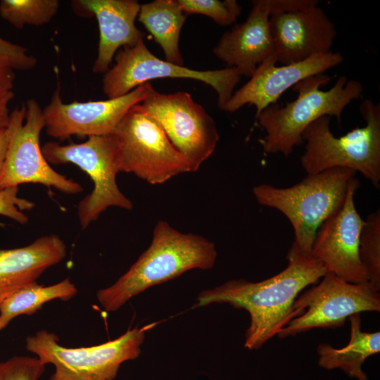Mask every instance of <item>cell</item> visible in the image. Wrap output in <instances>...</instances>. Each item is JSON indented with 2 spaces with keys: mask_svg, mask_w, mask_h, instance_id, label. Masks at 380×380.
Listing matches in <instances>:
<instances>
[{
  "mask_svg": "<svg viewBox=\"0 0 380 380\" xmlns=\"http://www.w3.org/2000/svg\"><path fill=\"white\" fill-rule=\"evenodd\" d=\"M295 318L277 336L286 338L312 329L336 328L362 312L380 311L379 291L368 282L350 283L331 272L294 302Z\"/></svg>",
  "mask_w": 380,
  "mask_h": 380,
  "instance_id": "10",
  "label": "cell"
},
{
  "mask_svg": "<svg viewBox=\"0 0 380 380\" xmlns=\"http://www.w3.org/2000/svg\"><path fill=\"white\" fill-rule=\"evenodd\" d=\"M25 122L14 134L0 173V189L37 183L66 194L83 191L77 182L68 179L50 167L39 145L41 132L45 127L43 110L33 98L26 103Z\"/></svg>",
  "mask_w": 380,
  "mask_h": 380,
  "instance_id": "13",
  "label": "cell"
},
{
  "mask_svg": "<svg viewBox=\"0 0 380 380\" xmlns=\"http://www.w3.org/2000/svg\"><path fill=\"white\" fill-rule=\"evenodd\" d=\"M45 366L38 357L15 355L0 362V380H39Z\"/></svg>",
  "mask_w": 380,
  "mask_h": 380,
  "instance_id": "26",
  "label": "cell"
},
{
  "mask_svg": "<svg viewBox=\"0 0 380 380\" xmlns=\"http://www.w3.org/2000/svg\"><path fill=\"white\" fill-rule=\"evenodd\" d=\"M156 323L128 329L115 339L80 348H67L54 333L38 331L26 338V349L44 364L54 366L50 380H114L121 365L141 353L146 331Z\"/></svg>",
  "mask_w": 380,
  "mask_h": 380,
  "instance_id": "6",
  "label": "cell"
},
{
  "mask_svg": "<svg viewBox=\"0 0 380 380\" xmlns=\"http://www.w3.org/2000/svg\"><path fill=\"white\" fill-rule=\"evenodd\" d=\"M360 112L366 124L336 137L330 130L331 117L322 116L302 134L306 144L300 163L308 175L345 167L359 172L376 188L380 183V105L362 101Z\"/></svg>",
  "mask_w": 380,
  "mask_h": 380,
  "instance_id": "5",
  "label": "cell"
},
{
  "mask_svg": "<svg viewBox=\"0 0 380 380\" xmlns=\"http://www.w3.org/2000/svg\"><path fill=\"white\" fill-rule=\"evenodd\" d=\"M317 4L315 1L299 9L270 14V29L277 63L288 65L331 51L337 31Z\"/></svg>",
  "mask_w": 380,
  "mask_h": 380,
  "instance_id": "15",
  "label": "cell"
},
{
  "mask_svg": "<svg viewBox=\"0 0 380 380\" xmlns=\"http://www.w3.org/2000/svg\"><path fill=\"white\" fill-rule=\"evenodd\" d=\"M0 58L8 63L13 70H30L34 68L37 59L28 50L0 37Z\"/></svg>",
  "mask_w": 380,
  "mask_h": 380,
  "instance_id": "28",
  "label": "cell"
},
{
  "mask_svg": "<svg viewBox=\"0 0 380 380\" xmlns=\"http://www.w3.org/2000/svg\"><path fill=\"white\" fill-rule=\"evenodd\" d=\"M147 85L141 84L117 98L69 103L63 102L58 87L43 109L46 132L59 140L112 134L127 113L144 100Z\"/></svg>",
  "mask_w": 380,
  "mask_h": 380,
  "instance_id": "12",
  "label": "cell"
},
{
  "mask_svg": "<svg viewBox=\"0 0 380 380\" xmlns=\"http://www.w3.org/2000/svg\"><path fill=\"white\" fill-rule=\"evenodd\" d=\"M356 172L335 167L308 175L300 182L286 188L261 184L253 189L257 201L277 209L291 222L293 244L303 255H312L317 232L345 201Z\"/></svg>",
  "mask_w": 380,
  "mask_h": 380,
  "instance_id": "4",
  "label": "cell"
},
{
  "mask_svg": "<svg viewBox=\"0 0 380 380\" xmlns=\"http://www.w3.org/2000/svg\"><path fill=\"white\" fill-rule=\"evenodd\" d=\"M350 337L348 343L335 348L328 343L317 348L319 365L327 369L339 368L349 376L357 380H367L362 365L366 359L380 352V332H365L361 329L360 314L349 317Z\"/></svg>",
  "mask_w": 380,
  "mask_h": 380,
  "instance_id": "20",
  "label": "cell"
},
{
  "mask_svg": "<svg viewBox=\"0 0 380 380\" xmlns=\"http://www.w3.org/2000/svg\"><path fill=\"white\" fill-rule=\"evenodd\" d=\"M140 105L188 160L191 172H196L214 152L220 139L215 122L188 92L162 94L148 82L146 96Z\"/></svg>",
  "mask_w": 380,
  "mask_h": 380,
  "instance_id": "11",
  "label": "cell"
},
{
  "mask_svg": "<svg viewBox=\"0 0 380 380\" xmlns=\"http://www.w3.org/2000/svg\"><path fill=\"white\" fill-rule=\"evenodd\" d=\"M176 2L187 15H203L220 26L233 24L241 13V7L235 0H176Z\"/></svg>",
  "mask_w": 380,
  "mask_h": 380,
  "instance_id": "25",
  "label": "cell"
},
{
  "mask_svg": "<svg viewBox=\"0 0 380 380\" xmlns=\"http://www.w3.org/2000/svg\"><path fill=\"white\" fill-rule=\"evenodd\" d=\"M41 150L48 163H73L91 179L92 191L81 200L77 207L82 229L87 228L109 207L132 209V203L120 191L116 182L119 169L116 142L113 134L89 137L80 144L61 145L49 141Z\"/></svg>",
  "mask_w": 380,
  "mask_h": 380,
  "instance_id": "8",
  "label": "cell"
},
{
  "mask_svg": "<svg viewBox=\"0 0 380 380\" xmlns=\"http://www.w3.org/2000/svg\"><path fill=\"white\" fill-rule=\"evenodd\" d=\"M187 16L176 0H155L140 5L137 18L160 46L165 61L184 65L179 42Z\"/></svg>",
  "mask_w": 380,
  "mask_h": 380,
  "instance_id": "21",
  "label": "cell"
},
{
  "mask_svg": "<svg viewBox=\"0 0 380 380\" xmlns=\"http://www.w3.org/2000/svg\"><path fill=\"white\" fill-rule=\"evenodd\" d=\"M18 186L0 189V215L24 224L28 221L23 210H30L34 207L30 201L18 196Z\"/></svg>",
  "mask_w": 380,
  "mask_h": 380,
  "instance_id": "27",
  "label": "cell"
},
{
  "mask_svg": "<svg viewBox=\"0 0 380 380\" xmlns=\"http://www.w3.org/2000/svg\"><path fill=\"white\" fill-rule=\"evenodd\" d=\"M140 4L136 0H77L73 10L82 16L94 15L99 28L97 57L94 73H105L120 47L132 46L144 39V33L135 25Z\"/></svg>",
  "mask_w": 380,
  "mask_h": 380,
  "instance_id": "18",
  "label": "cell"
},
{
  "mask_svg": "<svg viewBox=\"0 0 380 380\" xmlns=\"http://www.w3.org/2000/svg\"><path fill=\"white\" fill-rule=\"evenodd\" d=\"M360 260L367 273L368 282L380 291V212L370 213L362 226L359 244Z\"/></svg>",
  "mask_w": 380,
  "mask_h": 380,
  "instance_id": "24",
  "label": "cell"
},
{
  "mask_svg": "<svg viewBox=\"0 0 380 380\" xmlns=\"http://www.w3.org/2000/svg\"><path fill=\"white\" fill-rule=\"evenodd\" d=\"M13 86L5 87L0 89V130L6 127L11 118L8 106L14 98Z\"/></svg>",
  "mask_w": 380,
  "mask_h": 380,
  "instance_id": "30",
  "label": "cell"
},
{
  "mask_svg": "<svg viewBox=\"0 0 380 380\" xmlns=\"http://www.w3.org/2000/svg\"><path fill=\"white\" fill-rule=\"evenodd\" d=\"M331 80L324 73L309 77L293 86L298 93L295 100L284 106L271 104L259 114L258 122L266 132L260 141L265 153L289 156L303 143V132L317 119L335 116L340 122L343 110L362 95L363 87L341 75L330 89H319Z\"/></svg>",
  "mask_w": 380,
  "mask_h": 380,
  "instance_id": "3",
  "label": "cell"
},
{
  "mask_svg": "<svg viewBox=\"0 0 380 380\" xmlns=\"http://www.w3.org/2000/svg\"><path fill=\"white\" fill-rule=\"evenodd\" d=\"M112 134L119 172L134 173L151 184H163L176 175L191 172L188 160L140 103L127 113Z\"/></svg>",
  "mask_w": 380,
  "mask_h": 380,
  "instance_id": "7",
  "label": "cell"
},
{
  "mask_svg": "<svg viewBox=\"0 0 380 380\" xmlns=\"http://www.w3.org/2000/svg\"><path fill=\"white\" fill-rule=\"evenodd\" d=\"M360 185L354 177L342 206L318 229L311 253L327 272L355 284L369 281L359 255L364 220L357 213L354 196Z\"/></svg>",
  "mask_w": 380,
  "mask_h": 380,
  "instance_id": "14",
  "label": "cell"
},
{
  "mask_svg": "<svg viewBox=\"0 0 380 380\" xmlns=\"http://www.w3.org/2000/svg\"><path fill=\"white\" fill-rule=\"evenodd\" d=\"M273 7V0L253 1L246 20L225 32L213 49L218 59L227 68H235L241 77H251L260 64L274 55L269 23Z\"/></svg>",
  "mask_w": 380,
  "mask_h": 380,
  "instance_id": "17",
  "label": "cell"
},
{
  "mask_svg": "<svg viewBox=\"0 0 380 380\" xmlns=\"http://www.w3.org/2000/svg\"><path fill=\"white\" fill-rule=\"evenodd\" d=\"M149 247L113 285L100 289L96 298L106 312H115L134 296L193 269L209 270L215 262L213 242L184 234L160 220Z\"/></svg>",
  "mask_w": 380,
  "mask_h": 380,
  "instance_id": "2",
  "label": "cell"
},
{
  "mask_svg": "<svg viewBox=\"0 0 380 380\" xmlns=\"http://www.w3.org/2000/svg\"><path fill=\"white\" fill-rule=\"evenodd\" d=\"M158 78L191 79L208 84L217 92V106L224 110L241 76L235 68L197 70L170 63L156 57L141 39L117 53L115 64L104 73L102 89L108 99H113Z\"/></svg>",
  "mask_w": 380,
  "mask_h": 380,
  "instance_id": "9",
  "label": "cell"
},
{
  "mask_svg": "<svg viewBox=\"0 0 380 380\" xmlns=\"http://www.w3.org/2000/svg\"><path fill=\"white\" fill-rule=\"evenodd\" d=\"M343 61L340 53L331 51L300 62L277 66L273 55L260 64L248 82L232 94L224 111L234 113L246 104L253 105L257 118L290 87L309 77L323 74Z\"/></svg>",
  "mask_w": 380,
  "mask_h": 380,
  "instance_id": "16",
  "label": "cell"
},
{
  "mask_svg": "<svg viewBox=\"0 0 380 380\" xmlns=\"http://www.w3.org/2000/svg\"><path fill=\"white\" fill-rule=\"evenodd\" d=\"M59 6L58 0H1L0 17L18 30L41 26L52 20Z\"/></svg>",
  "mask_w": 380,
  "mask_h": 380,
  "instance_id": "23",
  "label": "cell"
},
{
  "mask_svg": "<svg viewBox=\"0 0 380 380\" xmlns=\"http://www.w3.org/2000/svg\"><path fill=\"white\" fill-rule=\"evenodd\" d=\"M286 258V268L265 280H230L201 291L195 306L228 303L235 308L244 309L251 317L244 347L249 350L260 348L295 318L293 306L299 293L305 287L317 284L327 273L318 260L302 254L293 244Z\"/></svg>",
  "mask_w": 380,
  "mask_h": 380,
  "instance_id": "1",
  "label": "cell"
},
{
  "mask_svg": "<svg viewBox=\"0 0 380 380\" xmlns=\"http://www.w3.org/2000/svg\"><path fill=\"white\" fill-rule=\"evenodd\" d=\"M77 293L69 278L50 286L34 282L10 295L0 303V331L16 317L32 315L50 300H69Z\"/></svg>",
  "mask_w": 380,
  "mask_h": 380,
  "instance_id": "22",
  "label": "cell"
},
{
  "mask_svg": "<svg viewBox=\"0 0 380 380\" xmlns=\"http://www.w3.org/2000/svg\"><path fill=\"white\" fill-rule=\"evenodd\" d=\"M14 70L8 62L0 58V89L13 86L15 80Z\"/></svg>",
  "mask_w": 380,
  "mask_h": 380,
  "instance_id": "31",
  "label": "cell"
},
{
  "mask_svg": "<svg viewBox=\"0 0 380 380\" xmlns=\"http://www.w3.org/2000/svg\"><path fill=\"white\" fill-rule=\"evenodd\" d=\"M66 255L57 235H46L15 248L0 249V303L17 290L37 282L42 274Z\"/></svg>",
  "mask_w": 380,
  "mask_h": 380,
  "instance_id": "19",
  "label": "cell"
},
{
  "mask_svg": "<svg viewBox=\"0 0 380 380\" xmlns=\"http://www.w3.org/2000/svg\"><path fill=\"white\" fill-rule=\"evenodd\" d=\"M25 115V103L17 106L11 112L8 125L0 130V173L4 164L10 142L17 129L23 124Z\"/></svg>",
  "mask_w": 380,
  "mask_h": 380,
  "instance_id": "29",
  "label": "cell"
}]
</instances>
